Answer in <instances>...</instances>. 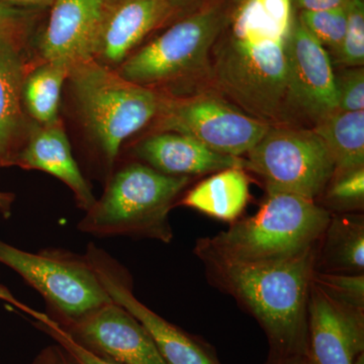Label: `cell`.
Instances as JSON below:
<instances>
[{
	"label": "cell",
	"mask_w": 364,
	"mask_h": 364,
	"mask_svg": "<svg viewBox=\"0 0 364 364\" xmlns=\"http://www.w3.org/2000/svg\"><path fill=\"white\" fill-rule=\"evenodd\" d=\"M293 0H240L232 4L208 59L217 93L249 116L284 124Z\"/></svg>",
	"instance_id": "cell-1"
},
{
	"label": "cell",
	"mask_w": 364,
	"mask_h": 364,
	"mask_svg": "<svg viewBox=\"0 0 364 364\" xmlns=\"http://www.w3.org/2000/svg\"><path fill=\"white\" fill-rule=\"evenodd\" d=\"M318 245L294 259L267 264L224 257L200 239L196 255L208 282L236 299L267 335L264 364H286L309 356L308 299Z\"/></svg>",
	"instance_id": "cell-2"
},
{
	"label": "cell",
	"mask_w": 364,
	"mask_h": 364,
	"mask_svg": "<svg viewBox=\"0 0 364 364\" xmlns=\"http://www.w3.org/2000/svg\"><path fill=\"white\" fill-rule=\"evenodd\" d=\"M69 92L87 141L86 171L105 183L124 141L156 117L162 93L126 80L93 59L69 69Z\"/></svg>",
	"instance_id": "cell-3"
},
{
	"label": "cell",
	"mask_w": 364,
	"mask_h": 364,
	"mask_svg": "<svg viewBox=\"0 0 364 364\" xmlns=\"http://www.w3.org/2000/svg\"><path fill=\"white\" fill-rule=\"evenodd\" d=\"M191 182L189 176L160 173L142 162L114 167L102 198L79 221L81 233L97 238L129 237L168 244L169 212Z\"/></svg>",
	"instance_id": "cell-4"
},
{
	"label": "cell",
	"mask_w": 364,
	"mask_h": 364,
	"mask_svg": "<svg viewBox=\"0 0 364 364\" xmlns=\"http://www.w3.org/2000/svg\"><path fill=\"white\" fill-rule=\"evenodd\" d=\"M331 213L315 200L268 193L257 214L203 238L224 257L267 264L294 259L320 244Z\"/></svg>",
	"instance_id": "cell-5"
},
{
	"label": "cell",
	"mask_w": 364,
	"mask_h": 364,
	"mask_svg": "<svg viewBox=\"0 0 364 364\" xmlns=\"http://www.w3.org/2000/svg\"><path fill=\"white\" fill-rule=\"evenodd\" d=\"M232 4L215 1L189 14L117 69L126 80L171 95L176 85L208 71V59L224 28Z\"/></svg>",
	"instance_id": "cell-6"
},
{
	"label": "cell",
	"mask_w": 364,
	"mask_h": 364,
	"mask_svg": "<svg viewBox=\"0 0 364 364\" xmlns=\"http://www.w3.org/2000/svg\"><path fill=\"white\" fill-rule=\"evenodd\" d=\"M0 263L42 296L48 317L67 328L112 299L85 254L59 248L28 252L0 240Z\"/></svg>",
	"instance_id": "cell-7"
},
{
	"label": "cell",
	"mask_w": 364,
	"mask_h": 364,
	"mask_svg": "<svg viewBox=\"0 0 364 364\" xmlns=\"http://www.w3.org/2000/svg\"><path fill=\"white\" fill-rule=\"evenodd\" d=\"M248 170L259 174L267 193H289L316 200L331 181L334 160L312 129L272 126L247 153Z\"/></svg>",
	"instance_id": "cell-8"
},
{
	"label": "cell",
	"mask_w": 364,
	"mask_h": 364,
	"mask_svg": "<svg viewBox=\"0 0 364 364\" xmlns=\"http://www.w3.org/2000/svg\"><path fill=\"white\" fill-rule=\"evenodd\" d=\"M153 121L154 133L188 136L210 150L235 157L247 154L272 127L242 112L217 92L191 97L162 93Z\"/></svg>",
	"instance_id": "cell-9"
},
{
	"label": "cell",
	"mask_w": 364,
	"mask_h": 364,
	"mask_svg": "<svg viewBox=\"0 0 364 364\" xmlns=\"http://www.w3.org/2000/svg\"><path fill=\"white\" fill-rule=\"evenodd\" d=\"M112 301L124 306L149 333L166 364H222L205 341L171 324L136 298L129 270L95 243L85 253Z\"/></svg>",
	"instance_id": "cell-10"
},
{
	"label": "cell",
	"mask_w": 364,
	"mask_h": 364,
	"mask_svg": "<svg viewBox=\"0 0 364 364\" xmlns=\"http://www.w3.org/2000/svg\"><path fill=\"white\" fill-rule=\"evenodd\" d=\"M334 71L329 53L296 18L289 48L284 124L314 127L338 111Z\"/></svg>",
	"instance_id": "cell-11"
},
{
	"label": "cell",
	"mask_w": 364,
	"mask_h": 364,
	"mask_svg": "<svg viewBox=\"0 0 364 364\" xmlns=\"http://www.w3.org/2000/svg\"><path fill=\"white\" fill-rule=\"evenodd\" d=\"M62 329L86 350L111 363L166 364L147 330L116 301Z\"/></svg>",
	"instance_id": "cell-12"
},
{
	"label": "cell",
	"mask_w": 364,
	"mask_h": 364,
	"mask_svg": "<svg viewBox=\"0 0 364 364\" xmlns=\"http://www.w3.org/2000/svg\"><path fill=\"white\" fill-rule=\"evenodd\" d=\"M308 335L314 364H353L364 352V310L332 298L312 280Z\"/></svg>",
	"instance_id": "cell-13"
},
{
	"label": "cell",
	"mask_w": 364,
	"mask_h": 364,
	"mask_svg": "<svg viewBox=\"0 0 364 364\" xmlns=\"http://www.w3.org/2000/svg\"><path fill=\"white\" fill-rule=\"evenodd\" d=\"M109 0H55L38 45L39 62L92 59Z\"/></svg>",
	"instance_id": "cell-14"
},
{
	"label": "cell",
	"mask_w": 364,
	"mask_h": 364,
	"mask_svg": "<svg viewBox=\"0 0 364 364\" xmlns=\"http://www.w3.org/2000/svg\"><path fill=\"white\" fill-rule=\"evenodd\" d=\"M173 14L165 0H109L92 59L117 70L136 46Z\"/></svg>",
	"instance_id": "cell-15"
},
{
	"label": "cell",
	"mask_w": 364,
	"mask_h": 364,
	"mask_svg": "<svg viewBox=\"0 0 364 364\" xmlns=\"http://www.w3.org/2000/svg\"><path fill=\"white\" fill-rule=\"evenodd\" d=\"M133 156L160 173L171 176H200L223 170H248L247 159L210 150L191 136L172 132L153 133L136 144Z\"/></svg>",
	"instance_id": "cell-16"
},
{
	"label": "cell",
	"mask_w": 364,
	"mask_h": 364,
	"mask_svg": "<svg viewBox=\"0 0 364 364\" xmlns=\"http://www.w3.org/2000/svg\"><path fill=\"white\" fill-rule=\"evenodd\" d=\"M14 166L39 170L59 179L70 189L76 205L83 212H87L97 202L90 182L73 156L61 119L50 124L33 122L25 147Z\"/></svg>",
	"instance_id": "cell-17"
},
{
	"label": "cell",
	"mask_w": 364,
	"mask_h": 364,
	"mask_svg": "<svg viewBox=\"0 0 364 364\" xmlns=\"http://www.w3.org/2000/svg\"><path fill=\"white\" fill-rule=\"evenodd\" d=\"M25 53L13 43L0 41V169L14 166L33 124L23 100L30 67Z\"/></svg>",
	"instance_id": "cell-18"
},
{
	"label": "cell",
	"mask_w": 364,
	"mask_h": 364,
	"mask_svg": "<svg viewBox=\"0 0 364 364\" xmlns=\"http://www.w3.org/2000/svg\"><path fill=\"white\" fill-rule=\"evenodd\" d=\"M318 272L361 274L364 272L363 215H332L318 244Z\"/></svg>",
	"instance_id": "cell-19"
},
{
	"label": "cell",
	"mask_w": 364,
	"mask_h": 364,
	"mask_svg": "<svg viewBox=\"0 0 364 364\" xmlns=\"http://www.w3.org/2000/svg\"><path fill=\"white\" fill-rule=\"evenodd\" d=\"M249 179L243 169L215 172L182 198L184 205L225 222L236 221L249 200Z\"/></svg>",
	"instance_id": "cell-20"
},
{
	"label": "cell",
	"mask_w": 364,
	"mask_h": 364,
	"mask_svg": "<svg viewBox=\"0 0 364 364\" xmlns=\"http://www.w3.org/2000/svg\"><path fill=\"white\" fill-rule=\"evenodd\" d=\"M334 160L336 171L364 167V111H336L313 127Z\"/></svg>",
	"instance_id": "cell-21"
},
{
	"label": "cell",
	"mask_w": 364,
	"mask_h": 364,
	"mask_svg": "<svg viewBox=\"0 0 364 364\" xmlns=\"http://www.w3.org/2000/svg\"><path fill=\"white\" fill-rule=\"evenodd\" d=\"M70 66L60 61L39 62L28 67L23 88L26 114L39 124L56 123L60 119L61 92Z\"/></svg>",
	"instance_id": "cell-22"
},
{
	"label": "cell",
	"mask_w": 364,
	"mask_h": 364,
	"mask_svg": "<svg viewBox=\"0 0 364 364\" xmlns=\"http://www.w3.org/2000/svg\"><path fill=\"white\" fill-rule=\"evenodd\" d=\"M348 4L327 11H301L298 18L314 39L323 47L329 48L334 52L343 40L346 32Z\"/></svg>",
	"instance_id": "cell-23"
},
{
	"label": "cell",
	"mask_w": 364,
	"mask_h": 364,
	"mask_svg": "<svg viewBox=\"0 0 364 364\" xmlns=\"http://www.w3.org/2000/svg\"><path fill=\"white\" fill-rule=\"evenodd\" d=\"M326 205L344 213L363 210L364 202V167L346 171H335L326 188Z\"/></svg>",
	"instance_id": "cell-24"
},
{
	"label": "cell",
	"mask_w": 364,
	"mask_h": 364,
	"mask_svg": "<svg viewBox=\"0 0 364 364\" xmlns=\"http://www.w3.org/2000/svg\"><path fill=\"white\" fill-rule=\"evenodd\" d=\"M333 65L363 67L364 6L363 0H350L348 4L346 32L336 51L332 52Z\"/></svg>",
	"instance_id": "cell-25"
},
{
	"label": "cell",
	"mask_w": 364,
	"mask_h": 364,
	"mask_svg": "<svg viewBox=\"0 0 364 364\" xmlns=\"http://www.w3.org/2000/svg\"><path fill=\"white\" fill-rule=\"evenodd\" d=\"M313 282L332 298L364 310V274H344L318 272L315 269Z\"/></svg>",
	"instance_id": "cell-26"
},
{
	"label": "cell",
	"mask_w": 364,
	"mask_h": 364,
	"mask_svg": "<svg viewBox=\"0 0 364 364\" xmlns=\"http://www.w3.org/2000/svg\"><path fill=\"white\" fill-rule=\"evenodd\" d=\"M334 77L338 111H363V67H345L338 72L334 71Z\"/></svg>",
	"instance_id": "cell-27"
},
{
	"label": "cell",
	"mask_w": 364,
	"mask_h": 364,
	"mask_svg": "<svg viewBox=\"0 0 364 364\" xmlns=\"http://www.w3.org/2000/svg\"><path fill=\"white\" fill-rule=\"evenodd\" d=\"M33 325L40 331L44 332L55 343L60 345L62 348L70 355L76 364H117L104 358H98L91 352L86 350L82 346L76 343L69 336L65 330L62 329L58 324L48 317L46 313H38L33 318Z\"/></svg>",
	"instance_id": "cell-28"
},
{
	"label": "cell",
	"mask_w": 364,
	"mask_h": 364,
	"mask_svg": "<svg viewBox=\"0 0 364 364\" xmlns=\"http://www.w3.org/2000/svg\"><path fill=\"white\" fill-rule=\"evenodd\" d=\"M33 11L16 9L0 2V41H7L26 50Z\"/></svg>",
	"instance_id": "cell-29"
},
{
	"label": "cell",
	"mask_w": 364,
	"mask_h": 364,
	"mask_svg": "<svg viewBox=\"0 0 364 364\" xmlns=\"http://www.w3.org/2000/svg\"><path fill=\"white\" fill-rule=\"evenodd\" d=\"M44 364H76L60 345L55 343L40 352Z\"/></svg>",
	"instance_id": "cell-30"
},
{
	"label": "cell",
	"mask_w": 364,
	"mask_h": 364,
	"mask_svg": "<svg viewBox=\"0 0 364 364\" xmlns=\"http://www.w3.org/2000/svg\"><path fill=\"white\" fill-rule=\"evenodd\" d=\"M350 0H298L299 9L305 11H327L346 6Z\"/></svg>",
	"instance_id": "cell-31"
},
{
	"label": "cell",
	"mask_w": 364,
	"mask_h": 364,
	"mask_svg": "<svg viewBox=\"0 0 364 364\" xmlns=\"http://www.w3.org/2000/svg\"><path fill=\"white\" fill-rule=\"evenodd\" d=\"M165 1L173 9L174 14L181 13V11H188L189 14H193L198 9L215 2V0H165Z\"/></svg>",
	"instance_id": "cell-32"
},
{
	"label": "cell",
	"mask_w": 364,
	"mask_h": 364,
	"mask_svg": "<svg viewBox=\"0 0 364 364\" xmlns=\"http://www.w3.org/2000/svg\"><path fill=\"white\" fill-rule=\"evenodd\" d=\"M0 299L13 306L14 308L18 309L21 312L26 314V315L30 316L31 318H35L38 313H39V311L35 310V309L31 308V306H26V304L18 301L11 294V291L6 287L2 286V284H0Z\"/></svg>",
	"instance_id": "cell-33"
},
{
	"label": "cell",
	"mask_w": 364,
	"mask_h": 364,
	"mask_svg": "<svg viewBox=\"0 0 364 364\" xmlns=\"http://www.w3.org/2000/svg\"><path fill=\"white\" fill-rule=\"evenodd\" d=\"M54 1L55 0H0L1 4H6V6L26 9V11L46 9V7L52 6Z\"/></svg>",
	"instance_id": "cell-34"
},
{
	"label": "cell",
	"mask_w": 364,
	"mask_h": 364,
	"mask_svg": "<svg viewBox=\"0 0 364 364\" xmlns=\"http://www.w3.org/2000/svg\"><path fill=\"white\" fill-rule=\"evenodd\" d=\"M14 200L16 196L14 193L0 191V215L6 219H9L11 215Z\"/></svg>",
	"instance_id": "cell-35"
},
{
	"label": "cell",
	"mask_w": 364,
	"mask_h": 364,
	"mask_svg": "<svg viewBox=\"0 0 364 364\" xmlns=\"http://www.w3.org/2000/svg\"><path fill=\"white\" fill-rule=\"evenodd\" d=\"M286 364H314L313 361L311 360V358L309 356L303 355L299 356V358H296L289 360V363Z\"/></svg>",
	"instance_id": "cell-36"
},
{
	"label": "cell",
	"mask_w": 364,
	"mask_h": 364,
	"mask_svg": "<svg viewBox=\"0 0 364 364\" xmlns=\"http://www.w3.org/2000/svg\"><path fill=\"white\" fill-rule=\"evenodd\" d=\"M31 364H44V361H43V358L42 355H41V353L36 356V358L33 359V363Z\"/></svg>",
	"instance_id": "cell-37"
},
{
	"label": "cell",
	"mask_w": 364,
	"mask_h": 364,
	"mask_svg": "<svg viewBox=\"0 0 364 364\" xmlns=\"http://www.w3.org/2000/svg\"><path fill=\"white\" fill-rule=\"evenodd\" d=\"M353 364H364V352L363 353L359 354Z\"/></svg>",
	"instance_id": "cell-38"
}]
</instances>
